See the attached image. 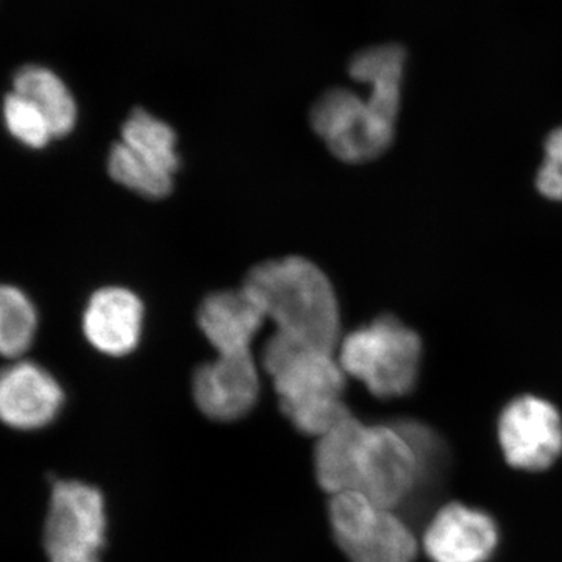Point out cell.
<instances>
[{
  "mask_svg": "<svg viewBox=\"0 0 562 562\" xmlns=\"http://www.w3.org/2000/svg\"><path fill=\"white\" fill-rule=\"evenodd\" d=\"M177 135L146 110H135L122 125L121 140L111 147L109 173L122 187L146 199H162L172 191L179 171Z\"/></svg>",
  "mask_w": 562,
  "mask_h": 562,
  "instance_id": "277c9868",
  "label": "cell"
},
{
  "mask_svg": "<svg viewBox=\"0 0 562 562\" xmlns=\"http://www.w3.org/2000/svg\"><path fill=\"white\" fill-rule=\"evenodd\" d=\"M195 405L210 419H241L260 397V373L250 351L217 355L192 376Z\"/></svg>",
  "mask_w": 562,
  "mask_h": 562,
  "instance_id": "30bf717a",
  "label": "cell"
},
{
  "mask_svg": "<svg viewBox=\"0 0 562 562\" xmlns=\"http://www.w3.org/2000/svg\"><path fill=\"white\" fill-rule=\"evenodd\" d=\"M498 546L490 514L462 503L442 506L428 524L424 550L432 562H486Z\"/></svg>",
  "mask_w": 562,
  "mask_h": 562,
  "instance_id": "7c38bea8",
  "label": "cell"
},
{
  "mask_svg": "<svg viewBox=\"0 0 562 562\" xmlns=\"http://www.w3.org/2000/svg\"><path fill=\"white\" fill-rule=\"evenodd\" d=\"M38 330V313L20 288L0 284V355L20 358L31 349Z\"/></svg>",
  "mask_w": 562,
  "mask_h": 562,
  "instance_id": "ac0fdd59",
  "label": "cell"
},
{
  "mask_svg": "<svg viewBox=\"0 0 562 562\" xmlns=\"http://www.w3.org/2000/svg\"><path fill=\"white\" fill-rule=\"evenodd\" d=\"M262 366L271 375L280 408L303 435L321 438L349 417L342 402L346 372L338 357L276 331L265 344Z\"/></svg>",
  "mask_w": 562,
  "mask_h": 562,
  "instance_id": "7a4b0ae2",
  "label": "cell"
},
{
  "mask_svg": "<svg viewBox=\"0 0 562 562\" xmlns=\"http://www.w3.org/2000/svg\"><path fill=\"white\" fill-rule=\"evenodd\" d=\"M105 531L101 491L81 482L54 484L44 527V549L50 562H101Z\"/></svg>",
  "mask_w": 562,
  "mask_h": 562,
  "instance_id": "52a82bcc",
  "label": "cell"
},
{
  "mask_svg": "<svg viewBox=\"0 0 562 562\" xmlns=\"http://www.w3.org/2000/svg\"><path fill=\"white\" fill-rule=\"evenodd\" d=\"M366 424L353 414L321 436L314 452V471L322 490L330 495L355 490L358 450Z\"/></svg>",
  "mask_w": 562,
  "mask_h": 562,
  "instance_id": "2e32d148",
  "label": "cell"
},
{
  "mask_svg": "<svg viewBox=\"0 0 562 562\" xmlns=\"http://www.w3.org/2000/svg\"><path fill=\"white\" fill-rule=\"evenodd\" d=\"M144 306L135 292L125 288L95 291L83 313L88 342L109 357H124L138 347Z\"/></svg>",
  "mask_w": 562,
  "mask_h": 562,
  "instance_id": "4fadbf2b",
  "label": "cell"
},
{
  "mask_svg": "<svg viewBox=\"0 0 562 562\" xmlns=\"http://www.w3.org/2000/svg\"><path fill=\"white\" fill-rule=\"evenodd\" d=\"M498 441L514 469L547 471L562 454L561 414L536 395L514 398L501 414Z\"/></svg>",
  "mask_w": 562,
  "mask_h": 562,
  "instance_id": "9c48e42d",
  "label": "cell"
},
{
  "mask_svg": "<svg viewBox=\"0 0 562 562\" xmlns=\"http://www.w3.org/2000/svg\"><path fill=\"white\" fill-rule=\"evenodd\" d=\"M419 475V447L406 428L366 425L358 450L353 491L395 512L408 501Z\"/></svg>",
  "mask_w": 562,
  "mask_h": 562,
  "instance_id": "8992f818",
  "label": "cell"
},
{
  "mask_svg": "<svg viewBox=\"0 0 562 562\" xmlns=\"http://www.w3.org/2000/svg\"><path fill=\"white\" fill-rule=\"evenodd\" d=\"M406 54L397 44H382L358 52L351 58V79L368 85V102L384 120L397 122Z\"/></svg>",
  "mask_w": 562,
  "mask_h": 562,
  "instance_id": "9a60e30c",
  "label": "cell"
},
{
  "mask_svg": "<svg viewBox=\"0 0 562 562\" xmlns=\"http://www.w3.org/2000/svg\"><path fill=\"white\" fill-rule=\"evenodd\" d=\"M65 403L60 383L32 361L0 372V422L14 430L33 431L57 419Z\"/></svg>",
  "mask_w": 562,
  "mask_h": 562,
  "instance_id": "8fae6325",
  "label": "cell"
},
{
  "mask_svg": "<svg viewBox=\"0 0 562 562\" xmlns=\"http://www.w3.org/2000/svg\"><path fill=\"white\" fill-rule=\"evenodd\" d=\"M312 127L336 158L366 162L390 149L394 122L384 120L368 99L347 88H333L314 102Z\"/></svg>",
  "mask_w": 562,
  "mask_h": 562,
  "instance_id": "ba28073f",
  "label": "cell"
},
{
  "mask_svg": "<svg viewBox=\"0 0 562 562\" xmlns=\"http://www.w3.org/2000/svg\"><path fill=\"white\" fill-rule=\"evenodd\" d=\"M546 158L538 171V190L547 199L562 201V127L550 133L546 139Z\"/></svg>",
  "mask_w": 562,
  "mask_h": 562,
  "instance_id": "ffe728a7",
  "label": "cell"
},
{
  "mask_svg": "<svg viewBox=\"0 0 562 562\" xmlns=\"http://www.w3.org/2000/svg\"><path fill=\"white\" fill-rule=\"evenodd\" d=\"M13 91L29 99L46 116L55 138L69 135L76 127V99L54 70L38 65L24 66L14 76Z\"/></svg>",
  "mask_w": 562,
  "mask_h": 562,
  "instance_id": "e0dca14e",
  "label": "cell"
},
{
  "mask_svg": "<svg viewBox=\"0 0 562 562\" xmlns=\"http://www.w3.org/2000/svg\"><path fill=\"white\" fill-rule=\"evenodd\" d=\"M3 121L13 138L32 149H43L55 138L49 121L29 99L11 91L3 101Z\"/></svg>",
  "mask_w": 562,
  "mask_h": 562,
  "instance_id": "d6986e66",
  "label": "cell"
},
{
  "mask_svg": "<svg viewBox=\"0 0 562 562\" xmlns=\"http://www.w3.org/2000/svg\"><path fill=\"white\" fill-rule=\"evenodd\" d=\"M338 361L346 375L364 384L375 397H403L419 379L422 341L397 317L383 314L341 339Z\"/></svg>",
  "mask_w": 562,
  "mask_h": 562,
  "instance_id": "3957f363",
  "label": "cell"
},
{
  "mask_svg": "<svg viewBox=\"0 0 562 562\" xmlns=\"http://www.w3.org/2000/svg\"><path fill=\"white\" fill-rule=\"evenodd\" d=\"M266 317L249 292L220 291L203 299L198 313L201 328L217 355L250 351Z\"/></svg>",
  "mask_w": 562,
  "mask_h": 562,
  "instance_id": "5bb4252c",
  "label": "cell"
},
{
  "mask_svg": "<svg viewBox=\"0 0 562 562\" xmlns=\"http://www.w3.org/2000/svg\"><path fill=\"white\" fill-rule=\"evenodd\" d=\"M333 536L350 562H414L419 543L394 509L357 491L331 495Z\"/></svg>",
  "mask_w": 562,
  "mask_h": 562,
  "instance_id": "5b68a950",
  "label": "cell"
},
{
  "mask_svg": "<svg viewBox=\"0 0 562 562\" xmlns=\"http://www.w3.org/2000/svg\"><path fill=\"white\" fill-rule=\"evenodd\" d=\"M277 331L312 349L336 353L341 314L328 277L303 257L260 262L243 284Z\"/></svg>",
  "mask_w": 562,
  "mask_h": 562,
  "instance_id": "6da1fadb",
  "label": "cell"
}]
</instances>
